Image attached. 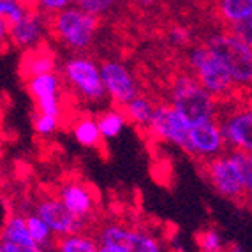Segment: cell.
Segmentation results:
<instances>
[{"mask_svg": "<svg viewBox=\"0 0 252 252\" xmlns=\"http://www.w3.org/2000/svg\"><path fill=\"white\" fill-rule=\"evenodd\" d=\"M251 46H252V41H251Z\"/></svg>", "mask_w": 252, "mask_h": 252, "instance_id": "cell-37", "label": "cell"}, {"mask_svg": "<svg viewBox=\"0 0 252 252\" xmlns=\"http://www.w3.org/2000/svg\"><path fill=\"white\" fill-rule=\"evenodd\" d=\"M57 252H99V240L89 231H78L60 236L55 242Z\"/></svg>", "mask_w": 252, "mask_h": 252, "instance_id": "cell-22", "label": "cell"}, {"mask_svg": "<svg viewBox=\"0 0 252 252\" xmlns=\"http://www.w3.org/2000/svg\"><path fill=\"white\" fill-rule=\"evenodd\" d=\"M71 2L76 7L83 9V11L94 14V16L104 18L113 11L118 0H71Z\"/></svg>", "mask_w": 252, "mask_h": 252, "instance_id": "cell-26", "label": "cell"}, {"mask_svg": "<svg viewBox=\"0 0 252 252\" xmlns=\"http://www.w3.org/2000/svg\"><path fill=\"white\" fill-rule=\"evenodd\" d=\"M63 89L72 92L81 102L102 104L106 101L99 63L87 53H76L69 57L60 67Z\"/></svg>", "mask_w": 252, "mask_h": 252, "instance_id": "cell-4", "label": "cell"}, {"mask_svg": "<svg viewBox=\"0 0 252 252\" xmlns=\"http://www.w3.org/2000/svg\"><path fill=\"white\" fill-rule=\"evenodd\" d=\"M166 102H169L177 109L189 122V126L219 118L220 104H222L196 80V76L190 71H180L173 74Z\"/></svg>", "mask_w": 252, "mask_h": 252, "instance_id": "cell-1", "label": "cell"}, {"mask_svg": "<svg viewBox=\"0 0 252 252\" xmlns=\"http://www.w3.org/2000/svg\"><path fill=\"white\" fill-rule=\"evenodd\" d=\"M217 120L227 150L252 154V97L249 94H236L224 101Z\"/></svg>", "mask_w": 252, "mask_h": 252, "instance_id": "cell-6", "label": "cell"}, {"mask_svg": "<svg viewBox=\"0 0 252 252\" xmlns=\"http://www.w3.org/2000/svg\"><path fill=\"white\" fill-rule=\"evenodd\" d=\"M62 126V118L53 117V115L35 113L34 115V130L42 138H50L57 134V130Z\"/></svg>", "mask_w": 252, "mask_h": 252, "instance_id": "cell-28", "label": "cell"}, {"mask_svg": "<svg viewBox=\"0 0 252 252\" xmlns=\"http://www.w3.org/2000/svg\"><path fill=\"white\" fill-rule=\"evenodd\" d=\"M18 2L25 5V7L29 9V11H39L37 2H35V0H18Z\"/></svg>", "mask_w": 252, "mask_h": 252, "instance_id": "cell-33", "label": "cell"}, {"mask_svg": "<svg viewBox=\"0 0 252 252\" xmlns=\"http://www.w3.org/2000/svg\"><path fill=\"white\" fill-rule=\"evenodd\" d=\"M57 196L65 205V208L83 222L89 224L97 215V196L92 190V187L83 184V182H63L59 187Z\"/></svg>", "mask_w": 252, "mask_h": 252, "instance_id": "cell-14", "label": "cell"}, {"mask_svg": "<svg viewBox=\"0 0 252 252\" xmlns=\"http://www.w3.org/2000/svg\"><path fill=\"white\" fill-rule=\"evenodd\" d=\"M122 109L127 118V122L139 127V129H147L152 115H154V109H156V101H154L150 95L138 94V95H136L132 101L127 102Z\"/></svg>", "mask_w": 252, "mask_h": 252, "instance_id": "cell-19", "label": "cell"}, {"mask_svg": "<svg viewBox=\"0 0 252 252\" xmlns=\"http://www.w3.org/2000/svg\"><path fill=\"white\" fill-rule=\"evenodd\" d=\"M25 85L30 97L34 99L37 113L63 117V81L59 71L30 78Z\"/></svg>", "mask_w": 252, "mask_h": 252, "instance_id": "cell-11", "label": "cell"}, {"mask_svg": "<svg viewBox=\"0 0 252 252\" xmlns=\"http://www.w3.org/2000/svg\"><path fill=\"white\" fill-rule=\"evenodd\" d=\"M168 39L173 46L177 48H187L190 44V30L184 25H173L168 32Z\"/></svg>", "mask_w": 252, "mask_h": 252, "instance_id": "cell-29", "label": "cell"}, {"mask_svg": "<svg viewBox=\"0 0 252 252\" xmlns=\"http://www.w3.org/2000/svg\"><path fill=\"white\" fill-rule=\"evenodd\" d=\"M189 122L169 102H156V109L147 126L148 134L156 141L185 150L189 139Z\"/></svg>", "mask_w": 252, "mask_h": 252, "instance_id": "cell-10", "label": "cell"}, {"mask_svg": "<svg viewBox=\"0 0 252 252\" xmlns=\"http://www.w3.org/2000/svg\"><path fill=\"white\" fill-rule=\"evenodd\" d=\"M99 244L113 245L124 252H164L162 242L147 229L132 227L120 220H106L97 227Z\"/></svg>", "mask_w": 252, "mask_h": 252, "instance_id": "cell-7", "label": "cell"}, {"mask_svg": "<svg viewBox=\"0 0 252 252\" xmlns=\"http://www.w3.org/2000/svg\"><path fill=\"white\" fill-rule=\"evenodd\" d=\"M34 214H37L39 217L46 222V226L51 229L55 238L71 235V233L85 231V227H87V222L76 219L74 215L65 208V205L60 201L57 194H55V196H42V198L35 203Z\"/></svg>", "mask_w": 252, "mask_h": 252, "instance_id": "cell-13", "label": "cell"}, {"mask_svg": "<svg viewBox=\"0 0 252 252\" xmlns=\"http://www.w3.org/2000/svg\"><path fill=\"white\" fill-rule=\"evenodd\" d=\"M0 252H4V251H2V249H0Z\"/></svg>", "mask_w": 252, "mask_h": 252, "instance_id": "cell-36", "label": "cell"}, {"mask_svg": "<svg viewBox=\"0 0 252 252\" xmlns=\"http://www.w3.org/2000/svg\"><path fill=\"white\" fill-rule=\"evenodd\" d=\"M132 7H136V9H150V7H154L156 5V2L157 0H127Z\"/></svg>", "mask_w": 252, "mask_h": 252, "instance_id": "cell-32", "label": "cell"}, {"mask_svg": "<svg viewBox=\"0 0 252 252\" xmlns=\"http://www.w3.org/2000/svg\"><path fill=\"white\" fill-rule=\"evenodd\" d=\"M215 11H217L219 20L227 29L252 16V0H217Z\"/></svg>", "mask_w": 252, "mask_h": 252, "instance_id": "cell-21", "label": "cell"}, {"mask_svg": "<svg viewBox=\"0 0 252 252\" xmlns=\"http://www.w3.org/2000/svg\"><path fill=\"white\" fill-rule=\"evenodd\" d=\"M201 168L203 177L206 178L208 185L219 196H222L233 203H245L244 185H242L238 168L229 156V152L226 150L220 156L203 162Z\"/></svg>", "mask_w": 252, "mask_h": 252, "instance_id": "cell-8", "label": "cell"}, {"mask_svg": "<svg viewBox=\"0 0 252 252\" xmlns=\"http://www.w3.org/2000/svg\"><path fill=\"white\" fill-rule=\"evenodd\" d=\"M9 44V32H7V25L5 21L0 18V51H4Z\"/></svg>", "mask_w": 252, "mask_h": 252, "instance_id": "cell-31", "label": "cell"}, {"mask_svg": "<svg viewBox=\"0 0 252 252\" xmlns=\"http://www.w3.org/2000/svg\"><path fill=\"white\" fill-rule=\"evenodd\" d=\"M196 244H198L201 252H226V242L222 235L215 227H205L196 236Z\"/></svg>", "mask_w": 252, "mask_h": 252, "instance_id": "cell-25", "label": "cell"}, {"mask_svg": "<svg viewBox=\"0 0 252 252\" xmlns=\"http://www.w3.org/2000/svg\"><path fill=\"white\" fill-rule=\"evenodd\" d=\"M95 120H97V126H99V132H101L104 141L118 138L127 127V118L124 115V109L117 108V106L102 109Z\"/></svg>", "mask_w": 252, "mask_h": 252, "instance_id": "cell-20", "label": "cell"}, {"mask_svg": "<svg viewBox=\"0 0 252 252\" xmlns=\"http://www.w3.org/2000/svg\"><path fill=\"white\" fill-rule=\"evenodd\" d=\"M18 71H20L21 80L25 81L35 76L46 74V72H53L57 71V55L48 44L41 42L37 46L23 51Z\"/></svg>", "mask_w": 252, "mask_h": 252, "instance_id": "cell-17", "label": "cell"}, {"mask_svg": "<svg viewBox=\"0 0 252 252\" xmlns=\"http://www.w3.org/2000/svg\"><path fill=\"white\" fill-rule=\"evenodd\" d=\"M25 222H27V229H29V235L32 236V240H34L39 247H42L44 251L55 247V240L57 238H55L51 229L46 226V222L37 214H34V212L25 214Z\"/></svg>", "mask_w": 252, "mask_h": 252, "instance_id": "cell-23", "label": "cell"}, {"mask_svg": "<svg viewBox=\"0 0 252 252\" xmlns=\"http://www.w3.org/2000/svg\"><path fill=\"white\" fill-rule=\"evenodd\" d=\"M226 252H245V251L242 249V245H238V244H229L226 247Z\"/></svg>", "mask_w": 252, "mask_h": 252, "instance_id": "cell-35", "label": "cell"}, {"mask_svg": "<svg viewBox=\"0 0 252 252\" xmlns=\"http://www.w3.org/2000/svg\"><path fill=\"white\" fill-rule=\"evenodd\" d=\"M71 134L76 139V143L81 145L83 148H90V150H97L101 148L104 139H102L101 132H99V126L94 117H78L74 122L71 124Z\"/></svg>", "mask_w": 252, "mask_h": 252, "instance_id": "cell-18", "label": "cell"}, {"mask_svg": "<svg viewBox=\"0 0 252 252\" xmlns=\"http://www.w3.org/2000/svg\"><path fill=\"white\" fill-rule=\"evenodd\" d=\"M46 30L60 44L74 53H85L92 46L101 18L94 16L80 7H65L57 13L44 14Z\"/></svg>", "mask_w": 252, "mask_h": 252, "instance_id": "cell-2", "label": "cell"}, {"mask_svg": "<svg viewBox=\"0 0 252 252\" xmlns=\"http://www.w3.org/2000/svg\"><path fill=\"white\" fill-rule=\"evenodd\" d=\"M222 60L238 94L252 92V46L229 30L210 34L203 42Z\"/></svg>", "mask_w": 252, "mask_h": 252, "instance_id": "cell-3", "label": "cell"}, {"mask_svg": "<svg viewBox=\"0 0 252 252\" xmlns=\"http://www.w3.org/2000/svg\"><path fill=\"white\" fill-rule=\"evenodd\" d=\"M231 159L235 160L236 168L240 173V180L244 185V192H245V203H251L252 205V154L242 150H227Z\"/></svg>", "mask_w": 252, "mask_h": 252, "instance_id": "cell-24", "label": "cell"}, {"mask_svg": "<svg viewBox=\"0 0 252 252\" xmlns=\"http://www.w3.org/2000/svg\"><path fill=\"white\" fill-rule=\"evenodd\" d=\"M99 69H101L106 99H109L111 106L124 108L138 94H141L138 78L127 63L120 60H102L99 63Z\"/></svg>", "mask_w": 252, "mask_h": 252, "instance_id": "cell-9", "label": "cell"}, {"mask_svg": "<svg viewBox=\"0 0 252 252\" xmlns=\"http://www.w3.org/2000/svg\"><path fill=\"white\" fill-rule=\"evenodd\" d=\"M46 30V20L41 11H27L25 16L9 27V42L20 50H29L42 42Z\"/></svg>", "mask_w": 252, "mask_h": 252, "instance_id": "cell-16", "label": "cell"}, {"mask_svg": "<svg viewBox=\"0 0 252 252\" xmlns=\"http://www.w3.org/2000/svg\"><path fill=\"white\" fill-rule=\"evenodd\" d=\"M226 150V139H224L222 129H220V124H219L217 118L190 126L185 152L189 156H192L194 159H198L203 164L224 154Z\"/></svg>", "mask_w": 252, "mask_h": 252, "instance_id": "cell-12", "label": "cell"}, {"mask_svg": "<svg viewBox=\"0 0 252 252\" xmlns=\"http://www.w3.org/2000/svg\"><path fill=\"white\" fill-rule=\"evenodd\" d=\"M35 2H37V7L42 14L57 13V11L69 7V4H71V0H35Z\"/></svg>", "mask_w": 252, "mask_h": 252, "instance_id": "cell-30", "label": "cell"}, {"mask_svg": "<svg viewBox=\"0 0 252 252\" xmlns=\"http://www.w3.org/2000/svg\"><path fill=\"white\" fill-rule=\"evenodd\" d=\"M0 249L4 252H46L29 235L23 214H9L0 227Z\"/></svg>", "mask_w": 252, "mask_h": 252, "instance_id": "cell-15", "label": "cell"}, {"mask_svg": "<svg viewBox=\"0 0 252 252\" xmlns=\"http://www.w3.org/2000/svg\"><path fill=\"white\" fill-rule=\"evenodd\" d=\"M187 67L196 76V80L220 102L238 94L222 60L205 44H196L190 48L187 53Z\"/></svg>", "mask_w": 252, "mask_h": 252, "instance_id": "cell-5", "label": "cell"}, {"mask_svg": "<svg viewBox=\"0 0 252 252\" xmlns=\"http://www.w3.org/2000/svg\"><path fill=\"white\" fill-rule=\"evenodd\" d=\"M99 252H124L118 247H113V245H106V244H99Z\"/></svg>", "mask_w": 252, "mask_h": 252, "instance_id": "cell-34", "label": "cell"}, {"mask_svg": "<svg viewBox=\"0 0 252 252\" xmlns=\"http://www.w3.org/2000/svg\"><path fill=\"white\" fill-rule=\"evenodd\" d=\"M27 11L29 9L23 4H20L18 0H0V18L5 21L7 32H9V27H13L16 21H20L21 18L25 16Z\"/></svg>", "mask_w": 252, "mask_h": 252, "instance_id": "cell-27", "label": "cell"}]
</instances>
